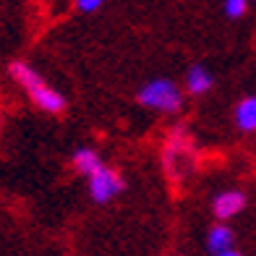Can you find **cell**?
I'll list each match as a JSON object with an SVG mask.
<instances>
[{
    "label": "cell",
    "instance_id": "1",
    "mask_svg": "<svg viewBox=\"0 0 256 256\" xmlns=\"http://www.w3.org/2000/svg\"><path fill=\"white\" fill-rule=\"evenodd\" d=\"M8 74L16 84L26 92V97L34 102V108H40L42 112H50V115H60L66 112L68 102L58 89H52L48 81L42 78V74H37L26 60H14L8 66Z\"/></svg>",
    "mask_w": 256,
    "mask_h": 256
},
{
    "label": "cell",
    "instance_id": "2",
    "mask_svg": "<svg viewBox=\"0 0 256 256\" xmlns=\"http://www.w3.org/2000/svg\"><path fill=\"white\" fill-rule=\"evenodd\" d=\"M136 102L146 110H157L165 115H176L183 110V92L172 78L144 81L136 92Z\"/></svg>",
    "mask_w": 256,
    "mask_h": 256
},
{
    "label": "cell",
    "instance_id": "3",
    "mask_svg": "<svg viewBox=\"0 0 256 256\" xmlns=\"http://www.w3.org/2000/svg\"><path fill=\"white\" fill-rule=\"evenodd\" d=\"M89 180V196H92V202H97V204H110L118 194H123L126 188V180L118 170H112L108 165H100L94 172H89L86 176Z\"/></svg>",
    "mask_w": 256,
    "mask_h": 256
},
{
    "label": "cell",
    "instance_id": "4",
    "mask_svg": "<svg viewBox=\"0 0 256 256\" xmlns=\"http://www.w3.org/2000/svg\"><path fill=\"white\" fill-rule=\"evenodd\" d=\"M206 251L212 256H236L238 248H236V232L228 222L217 220V225L209 228L206 232Z\"/></svg>",
    "mask_w": 256,
    "mask_h": 256
},
{
    "label": "cell",
    "instance_id": "5",
    "mask_svg": "<svg viewBox=\"0 0 256 256\" xmlns=\"http://www.w3.org/2000/svg\"><path fill=\"white\" fill-rule=\"evenodd\" d=\"M243 209H246V194L236 191V188L222 191V194H217L214 199H212V214L217 220H222V222H228V220H232V217H238Z\"/></svg>",
    "mask_w": 256,
    "mask_h": 256
},
{
    "label": "cell",
    "instance_id": "6",
    "mask_svg": "<svg viewBox=\"0 0 256 256\" xmlns=\"http://www.w3.org/2000/svg\"><path fill=\"white\" fill-rule=\"evenodd\" d=\"M212 86H214V76L209 74V68H204L202 63H194L188 71H186V92H188V94L202 97Z\"/></svg>",
    "mask_w": 256,
    "mask_h": 256
},
{
    "label": "cell",
    "instance_id": "7",
    "mask_svg": "<svg viewBox=\"0 0 256 256\" xmlns=\"http://www.w3.org/2000/svg\"><path fill=\"white\" fill-rule=\"evenodd\" d=\"M232 120L240 134H254L256 131V94L243 97L236 104V112H232Z\"/></svg>",
    "mask_w": 256,
    "mask_h": 256
},
{
    "label": "cell",
    "instance_id": "8",
    "mask_svg": "<svg viewBox=\"0 0 256 256\" xmlns=\"http://www.w3.org/2000/svg\"><path fill=\"white\" fill-rule=\"evenodd\" d=\"M71 165H74V170L78 172V176H89V172H94L100 165H104V162H102L97 149L78 146V149H74V154H71Z\"/></svg>",
    "mask_w": 256,
    "mask_h": 256
},
{
    "label": "cell",
    "instance_id": "9",
    "mask_svg": "<svg viewBox=\"0 0 256 256\" xmlns=\"http://www.w3.org/2000/svg\"><path fill=\"white\" fill-rule=\"evenodd\" d=\"M222 10H225L228 18H243L248 10V0H225Z\"/></svg>",
    "mask_w": 256,
    "mask_h": 256
},
{
    "label": "cell",
    "instance_id": "10",
    "mask_svg": "<svg viewBox=\"0 0 256 256\" xmlns=\"http://www.w3.org/2000/svg\"><path fill=\"white\" fill-rule=\"evenodd\" d=\"M102 6H104V0H76V8L81 14H94Z\"/></svg>",
    "mask_w": 256,
    "mask_h": 256
}]
</instances>
